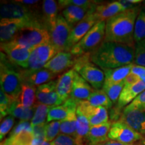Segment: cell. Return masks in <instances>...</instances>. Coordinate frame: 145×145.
Wrapping results in <instances>:
<instances>
[{
  "label": "cell",
  "instance_id": "23",
  "mask_svg": "<svg viewBox=\"0 0 145 145\" xmlns=\"http://www.w3.org/2000/svg\"><path fill=\"white\" fill-rule=\"evenodd\" d=\"M58 1L44 0L42 5V20L44 26L48 32L57 22L58 15Z\"/></svg>",
  "mask_w": 145,
  "mask_h": 145
},
{
  "label": "cell",
  "instance_id": "50",
  "mask_svg": "<svg viewBox=\"0 0 145 145\" xmlns=\"http://www.w3.org/2000/svg\"><path fill=\"white\" fill-rule=\"evenodd\" d=\"M0 145H4V144H3V142H1V144H0Z\"/></svg>",
  "mask_w": 145,
  "mask_h": 145
},
{
  "label": "cell",
  "instance_id": "9",
  "mask_svg": "<svg viewBox=\"0 0 145 145\" xmlns=\"http://www.w3.org/2000/svg\"><path fill=\"white\" fill-rule=\"evenodd\" d=\"M108 137L112 140L127 144H134L142 140L144 136L135 131L124 122L118 120L112 123Z\"/></svg>",
  "mask_w": 145,
  "mask_h": 145
},
{
  "label": "cell",
  "instance_id": "24",
  "mask_svg": "<svg viewBox=\"0 0 145 145\" xmlns=\"http://www.w3.org/2000/svg\"><path fill=\"white\" fill-rule=\"evenodd\" d=\"M125 9L119 1L106 3H99L96 7L95 15L98 21H107L118 14L124 11Z\"/></svg>",
  "mask_w": 145,
  "mask_h": 145
},
{
  "label": "cell",
  "instance_id": "47",
  "mask_svg": "<svg viewBox=\"0 0 145 145\" xmlns=\"http://www.w3.org/2000/svg\"><path fill=\"white\" fill-rule=\"evenodd\" d=\"M98 145H140L139 143L138 144H124V143H121L119 142H117V141H114L112 140H108L106 142L101 143Z\"/></svg>",
  "mask_w": 145,
  "mask_h": 145
},
{
  "label": "cell",
  "instance_id": "38",
  "mask_svg": "<svg viewBox=\"0 0 145 145\" xmlns=\"http://www.w3.org/2000/svg\"><path fill=\"white\" fill-rule=\"evenodd\" d=\"M14 101L12 97L7 95L2 89L0 90V114L1 120L9 114L11 107Z\"/></svg>",
  "mask_w": 145,
  "mask_h": 145
},
{
  "label": "cell",
  "instance_id": "5",
  "mask_svg": "<svg viewBox=\"0 0 145 145\" xmlns=\"http://www.w3.org/2000/svg\"><path fill=\"white\" fill-rule=\"evenodd\" d=\"M90 54H84L78 57L73 69L94 89H101L105 83L104 72L91 62Z\"/></svg>",
  "mask_w": 145,
  "mask_h": 145
},
{
  "label": "cell",
  "instance_id": "37",
  "mask_svg": "<svg viewBox=\"0 0 145 145\" xmlns=\"http://www.w3.org/2000/svg\"><path fill=\"white\" fill-rule=\"evenodd\" d=\"M125 83H126V81L124 80L122 82L118 83V84L103 87L102 89L106 92L109 98L111 99L113 104H116L118 101L119 97L120 95L122 89H124Z\"/></svg>",
  "mask_w": 145,
  "mask_h": 145
},
{
  "label": "cell",
  "instance_id": "3",
  "mask_svg": "<svg viewBox=\"0 0 145 145\" xmlns=\"http://www.w3.org/2000/svg\"><path fill=\"white\" fill-rule=\"evenodd\" d=\"M0 61V83L1 89L14 101H18L20 95L23 81L20 69L12 64L5 54L1 52Z\"/></svg>",
  "mask_w": 145,
  "mask_h": 145
},
{
  "label": "cell",
  "instance_id": "42",
  "mask_svg": "<svg viewBox=\"0 0 145 145\" xmlns=\"http://www.w3.org/2000/svg\"><path fill=\"white\" fill-rule=\"evenodd\" d=\"M14 118L12 116H8L3 120L1 122V126H0V139L2 140L5 136L10 132L11 129L14 126Z\"/></svg>",
  "mask_w": 145,
  "mask_h": 145
},
{
  "label": "cell",
  "instance_id": "41",
  "mask_svg": "<svg viewBox=\"0 0 145 145\" xmlns=\"http://www.w3.org/2000/svg\"><path fill=\"white\" fill-rule=\"evenodd\" d=\"M124 110H138L145 112V90L139 94Z\"/></svg>",
  "mask_w": 145,
  "mask_h": 145
},
{
  "label": "cell",
  "instance_id": "21",
  "mask_svg": "<svg viewBox=\"0 0 145 145\" xmlns=\"http://www.w3.org/2000/svg\"><path fill=\"white\" fill-rule=\"evenodd\" d=\"M76 71L74 69H70L64 72L57 79V91L61 102H64L69 98L73 86Z\"/></svg>",
  "mask_w": 145,
  "mask_h": 145
},
{
  "label": "cell",
  "instance_id": "30",
  "mask_svg": "<svg viewBox=\"0 0 145 145\" xmlns=\"http://www.w3.org/2000/svg\"><path fill=\"white\" fill-rule=\"evenodd\" d=\"M36 88L32 85L28 83H23L22 91L20 95L18 101L27 108H32L34 107L36 100Z\"/></svg>",
  "mask_w": 145,
  "mask_h": 145
},
{
  "label": "cell",
  "instance_id": "14",
  "mask_svg": "<svg viewBox=\"0 0 145 145\" xmlns=\"http://www.w3.org/2000/svg\"><path fill=\"white\" fill-rule=\"evenodd\" d=\"M70 52H60L45 65L44 69L51 71L52 73L58 75L67 72L71 67H73L77 58Z\"/></svg>",
  "mask_w": 145,
  "mask_h": 145
},
{
  "label": "cell",
  "instance_id": "2",
  "mask_svg": "<svg viewBox=\"0 0 145 145\" xmlns=\"http://www.w3.org/2000/svg\"><path fill=\"white\" fill-rule=\"evenodd\" d=\"M141 8L137 5L108 19L106 21L104 41L135 46L134 39L135 24Z\"/></svg>",
  "mask_w": 145,
  "mask_h": 145
},
{
  "label": "cell",
  "instance_id": "48",
  "mask_svg": "<svg viewBox=\"0 0 145 145\" xmlns=\"http://www.w3.org/2000/svg\"><path fill=\"white\" fill-rule=\"evenodd\" d=\"M32 145H52V143L45 140H40L34 138Z\"/></svg>",
  "mask_w": 145,
  "mask_h": 145
},
{
  "label": "cell",
  "instance_id": "18",
  "mask_svg": "<svg viewBox=\"0 0 145 145\" xmlns=\"http://www.w3.org/2000/svg\"><path fill=\"white\" fill-rule=\"evenodd\" d=\"M20 75L23 83H28L35 87L50 82L57 76L44 68L38 70L20 69Z\"/></svg>",
  "mask_w": 145,
  "mask_h": 145
},
{
  "label": "cell",
  "instance_id": "49",
  "mask_svg": "<svg viewBox=\"0 0 145 145\" xmlns=\"http://www.w3.org/2000/svg\"><path fill=\"white\" fill-rule=\"evenodd\" d=\"M138 143L140 145H145V137H144V138H143L142 140H141V141H140V142H139Z\"/></svg>",
  "mask_w": 145,
  "mask_h": 145
},
{
  "label": "cell",
  "instance_id": "40",
  "mask_svg": "<svg viewBox=\"0 0 145 145\" xmlns=\"http://www.w3.org/2000/svg\"><path fill=\"white\" fill-rule=\"evenodd\" d=\"M135 65L145 67V39L135 43Z\"/></svg>",
  "mask_w": 145,
  "mask_h": 145
},
{
  "label": "cell",
  "instance_id": "32",
  "mask_svg": "<svg viewBox=\"0 0 145 145\" xmlns=\"http://www.w3.org/2000/svg\"><path fill=\"white\" fill-rule=\"evenodd\" d=\"M34 136L32 132L22 131L17 135L8 137L3 141L4 145H32Z\"/></svg>",
  "mask_w": 145,
  "mask_h": 145
},
{
  "label": "cell",
  "instance_id": "13",
  "mask_svg": "<svg viewBox=\"0 0 145 145\" xmlns=\"http://www.w3.org/2000/svg\"><path fill=\"white\" fill-rule=\"evenodd\" d=\"M77 110L86 116L91 126H97L109 122L108 110L104 107H95L90 104L87 100L79 101Z\"/></svg>",
  "mask_w": 145,
  "mask_h": 145
},
{
  "label": "cell",
  "instance_id": "6",
  "mask_svg": "<svg viewBox=\"0 0 145 145\" xmlns=\"http://www.w3.org/2000/svg\"><path fill=\"white\" fill-rule=\"evenodd\" d=\"M11 41L30 50L50 42L49 32L44 27L30 25L20 30Z\"/></svg>",
  "mask_w": 145,
  "mask_h": 145
},
{
  "label": "cell",
  "instance_id": "7",
  "mask_svg": "<svg viewBox=\"0 0 145 145\" xmlns=\"http://www.w3.org/2000/svg\"><path fill=\"white\" fill-rule=\"evenodd\" d=\"M0 13L1 19H24L44 27L42 23V16L36 13V10L21 3L15 2L14 1L12 3H1Z\"/></svg>",
  "mask_w": 145,
  "mask_h": 145
},
{
  "label": "cell",
  "instance_id": "39",
  "mask_svg": "<svg viewBox=\"0 0 145 145\" xmlns=\"http://www.w3.org/2000/svg\"><path fill=\"white\" fill-rule=\"evenodd\" d=\"M61 121H52L47 123L45 130V140L52 142L60 135V126Z\"/></svg>",
  "mask_w": 145,
  "mask_h": 145
},
{
  "label": "cell",
  "instance_id": "4",
  "mask_svg": "<svg viewBox=\"0 0 145 145\" xmlns=\"http://www.w3.org/2000/svg\"><path fill=\"white\" fill-rule=\"evenodd\" d=\"M106 21L96 23L84 37L72 46L70 52L76 57L91 54L104 41L106 36Z\"/></svg>",
  "mask_w": 145,
  "mask_h": 145
},
{
  "label": "cell",
  "instance_id": "8",
  "mask_svg": "<svg viewBox=\"0 0 145 145\" xmlns=\"http://www.w3.org/2000/svg\"><path fill=\"white\" fill-rule=\"evenodd\" d=\"M32 50L24 47L12 41L1 43V52L15 66L24 69H28V63Z\"/></svg>",
  "mask_w": 145,
  "mask_h": 145
},
{
  "label": "cell",
  "instance_id": "25",
  "mask_svg": "<svg viewBox=\"0 0 145 145\" xmlns=\"http://www.w3.org/2000/svg\"><path fill=\"white\" fill-rule=\"evenodd\" d=\"M112 126L110 121L104 124L91 126L87 137V145H98L108 139V133Z\"/></svg>",
  "mask_w": 145,
  "mask_h": 145
},
{
  "label": "cell",
  "instance_id": "34",
  "mask_svg": "<svg viewBox=\"0 0 145 145\" xmlns=\"http://www.w3.org/2000/svg\"><path fill=\"white\" fill-rule=\"evenodd\" d=\"M35 112L32 120H31L32 126H35L37 125L45 124L47 123V117H48V112L52 107L48 106L46 105L36 102L34 105Z\"/></svg>",
  "mask_w": 145,
  "mask_h": 145
},
{
  "label": "cell",
  "instance_id": "36",
  "mask_svg": "<svg viewBox=\"0 0 145 145\" xmlns=\"http://www.w3.org/2000/svg\"><path fill=\"white\" fill-rule=\"evenodd\" d=\"M134 39L135 43L145 39V7L141 8L136 20Z\"/></svg>",
  "mask_w": 145,
  "mask_h": 145
},
{
  "label": "cell",
  "instance_id": "16",
  "mask_svg": "<svg viewBox=\"0 0 145 145\" xmlns=\"http://www.w3.org/2000/svg\"><path fill=\"white\" fill-rule=\"evenodd\" d=\"M57 80H52L38 86L36 88L37 102L52 108L62 104L57 93Z\"/></svg>",
  "mask_w": 145,
  "mask_h": 145
},
{
  "label": "cell",
  "instance_id": "44",
  "mask_svg": "<svg viewBox=\"0 0 145 145\" xmlns=\"http://www.w3.org/2000/svg\"><path fill=\"white\" fill-rule=\"evenodd\" d=\"M22 131L33 132V128L31 125V122H30L29 121H20V122L10 132L9 137L17 135Z\"/></svg>",
  "mask_w": 145,
  "mask_h": 145
},
{
  "label": "cell",
  "instance_id": "27",
  "mask_svg": "<svg viewBox=\"0 0 145 145\" xmlns=\"http://www.w3.org/2000/svg\"><path fill=\"white\" fill-rule=\"evenodd\" d=\"M77 135L78 145H87V137L91 128L90 123L83 114L77 110Z\"/></svg>",
  "mask_w": 145,
  "mask_h": 145
},
{
  "label": "cell",
  "instance_id": "26",
  "mask_svg": "<svg viewBox=\"0 0 145 145\" xmlns=\"http://www.w3.org/2000/svg\"><path fill=\"white\" fill-rule=\"evenodd\" d=\"M134 63L117 69L103 70L105 74V83L104 87L118 84L126 79L130 75Z\"/></svg>",
  "mask_w": 145,
  "mask_h": 145
},
{
  "label": "cell",
  "instance_id": "35",
  "mask_svg": "<svg viewBox=\"0 0 145 145\" xmlns=\"http://www.w3.org/2000/svg\"><path fill=\"white\" fill-rule=\"evenodd\" d=\"M99 1H88V0H60L58 1L59 9H65L69 5H75L89 12L91 10L96 8Z\"/></svg>",
  "mask_w": 145,
  "mask_h": 145
},
{
  "label": "cell",
  "instance_id": "33",
  "mask_svg": "<svg viewBox=\"0 0 145 145\" xmlns=\"http://www.w3.org/2000/svg\"><path fill=\"white\" fill-rule=\"evenodd\" d=\"M72 112L66 119L61 121L60 134L71 136L76 138L77 135V114Z\"/></svg>",
  "mask_w": 145,
  "mask_h": 145
},
{
  "label": "cell",
  "instance_id": "19",
  "mask_svg": "<svg viewBox=\"0 0 145 145\" xmlns=\"http://www.w3.org/2000/svg\"><path fill=\"white\" fill-rule=\"evenodd\" d=\"M119 121L145 137V112L138 110H123Z\"/></svg>",
  "mask_w": 145,
  "mask_h": 145
},
{
  "label": "cell",
  "instance_id": "29",
  "mask_svg": "<svg viewBox=\"0 0 145 145\" xmlns=\"http://www.w3.org/2000/svg\"><path fill=\"white\" fill-rule=\"evenodd\" d=\"M35 108H27L22 105L18 101H15L11 107L9 115L13 116L14 118L19 119L20 121H31L33 118Z\"/></svg>",
  "mask_w": 145,
  "mask_h": 145
},
{
  "label": "cell",
  "instance_id": "15",
  "mask_svg": "<svg viewBox=\"0 0 145 145\" xmlns=\"http://www.w3.org/2000/svg\"><path fill=\"white\" fill-rule=\"evenodd\" d=\"M39 25L24 19H8L3 18L0 22V40L1 43H5L13 39L20 30L26 26ZM44 27V26H43Z\"/></svg>",
  "mask_w": 145,
  "mask_h": 145
},
{
  "label": "cell",
  "instance_id": "43",
  "mask_svg": "<svg viewBox=\"0 0 145 145\" xmlns=\"http://www.w3.org/2000/svg\"><path fill=\"white\" fill-rule=\"evenodd\" d=\"M51 143L52 145H78L75 138L63 134H60Z\"/></svg>",
  "mask_w": 145,
  "mask_h": 145
},
{
  "label": "cell",
  "instance_id": "28",
  "mask_svg": "<svg viewBox=\"0 0 145 145\" xmlns=\"http://www.w3.org/2000/svg\"><path fill=\"white\" fill-rule=\"evenodd\" d=\"M88 12L87 10L79 7L75 5H69L63 9L62 16L69 24L73 28L79 22L82 20Z\"/></svg>",
  "mask_w": 145,
  "mask_h": 145
},
{
  "label": "cell",
  "instance_id": "17",
  "mask_svg": "<svg viewBox=\"0 0 145 145\" xmlns=\"http://www.w3.org/2000/svg\"><path fill=\"white\" fill-rule=\"evenodd\" d=\"M144 90L145 83L142 81L138 80L132 81V82L126 81L124 89L121 92L116 108L120 111L122 109L124 110L139 94L144 91Z\"/></svg>",
  "mask_w": 145,
  "mask_h": 145
},
{
  "label": "cell",
  "instance_id": "22",
  "mask_svg": "<svg viewBox=\"0 0 145 145\" xmlns=\"http://www.w3.org/2000/svg\"><path fill=\"white\" fill-rule=\"evenodd\" d=\"M94 90L95 89L76 72L70 97L75 99L78 103L81 101L88 100Z\"/></svg>",
  "mask_w": 145,
  "mask_h": 145
},
{
  "label": "cell",
  "instance_id": "20",
  "mask_svg": "<svg viewBox=\"0 0 145 145\" xmlns=\"http://www.w3.org/2000/svg\"><path fill=\"white\" fill-rule=\"evenodd\" d=\"M78 102L69 97L60 106L53 107L50 110L47 117V123L52 121H62L66 119L71 113L77 111Z\"/></svg>",
  "mask_w": 145,
  "mask_h": 145
},
{
  "label": "cell",
  "instance_id": "45",
  "mask_svg": "<svg viewBox=\"0 0 145 145\" xmlns=\"http://www.w3.org/2000/svg\"><path fill=\"white\" fill-rule=\"evenodd\" d=\"M45 124L37 125V126H33V135L34 138L40 140H45V130H46V125Z\"/></svg>",
  "mask_w": 145,
  "mask_h": 145
},
{
  "label": "cell",
  "instance_id": "10",
  "mask_svg": "<svg viewBox=\"0 0 145 145\" xmlns=\"http://www.w3.org/2000/svg\"><path fill=\"white\" fill-rule=\"evenodd\" d=\"M72 27L62 15H59L57 22L49 31L50 42L58 52L66 51Z\"/></svg>",
  "mask_w": 145,
  "mask_h": 145
},
{
  "label": "cell",
  "instance_id": "12",
  "mask_svg": "<svg viewBox=\"0 0 145 145\" xmlns=\"http://www.w3.org/2000/svg\"><path fill=\"white\" fill-rule=\"evenodd\" d=\"M95 10V8L89 11L82 20L72 28L68 40L67 52H69L72 47L79 42L92 27L98 22V20L94 14Z\"/></svg>",
  "mask_w": 145,
  "mask_h": 145
},
{
  "label": "cell",
  "instance_id": "1",
  "mask_svg": "<svg viewBox=\"0 0 145 145\" xmlns=\"http://www.w3.org/2000/svg\"><path fill=\"white\" fill-rule=\"evenodd\" d=\"M90 59L102 70L122 67L135 62V46L104 41L91 53Z\"/></svg>",
  "mask_w": 145,
  "mask_h": 145
},
{
  "label": "cell",
  "instance_id": "46",
  "mask_svg": "<svg viewBox=\"0 0 145 145\" xmlns=\"http://www.w3.org/2000/svg\"><path fill=\"white\" fill-rule=\"evenodd\" d=\"M130 73L132 75L137 76L141 81L145 83V67H144L139 66V65H134L132 67Z\"/></svg>",
  "mask_w": 145,
  "mask_h": 145
},
{
  "label": "cell",
  "instance_id": "11",
  "mask_svg": "<svg viewBox=\"0 0 145 145\" xmlns=\"http://www.w3.org/2000/svg\"><path fill=\"white\" fill-rule=\"evenodd\" d=\"M58 53L51 42L44 43L32 49L28 63L27 69H44L45 65Z\"/></svg>",
  "mask_w": 145,
  "mask_h": 145
},
{
  "label": "cell",
  "instance_id": "31",
  "mask_svg": "<svg viewBox=\"0 0 145 145\" xmlns=\"http://www.w3.org/2000/svg\"><path fill=\"white\" fill-rule=\"evenodd\" d=\"M87 101L95 107H104L107 110H110L113 108V103L102 89L94 90Z\"/></svg>",
  "mask_w": 145,
  "mask_h": 145
}]
</instances>
